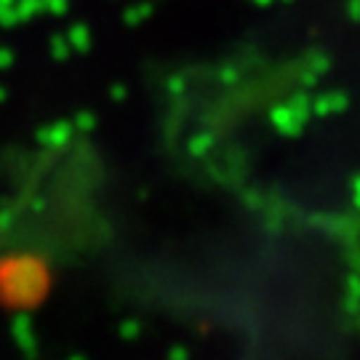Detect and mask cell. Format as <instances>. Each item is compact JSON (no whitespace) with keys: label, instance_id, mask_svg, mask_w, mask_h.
<instances>
[{"label":"cell","instance_id":"obj_1","mask_svg":"<svg viewBox=\"0 0 360 360\" xmlns=\"http://www.w3.org/2000/svg\"><path fill=\"white\" fill-rule=\"evenodd\" d=\"M349 13H352V19H360V0H352V3H349Z\"/></svg>","mask_w":360,"mask_h":360},{"label":"cell","instance_id":"obj_2","mask_svg":"<svg viewBox=\"0 0 360 360\" xmlns=\"http://www.w3.org/2000/svg\"><path fill=\"white\" fill-rule=\"evenodd\" d=\"M259 3H267V0H259Z\"/></svg>","mask_w":360,"mask_h":360}]
</instances>
